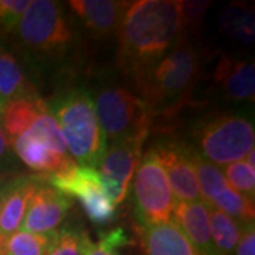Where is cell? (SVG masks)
I'll return each instance as SVG.
<instances>
[{"label": "cell", "mask_w": 255, "mask_h": 255, "mask_svg": "<svg viewBox=\"0 0 255 255\" xmlns=\"http://www.w3.org/2000/svg\"><path fill=\"white\" fill-rule=\"evenodd\" d=\"M81 255H119L115 248L104 246L101 243H92L85 231H81Z\"/></svg>", "instance_id": "cell-31"}, {"label": "cell", "mask_w": 255, "mask_h": 255, "mask_svg": "<svg viewBox=\"0 0 255 255\" xmlns=\"http://www.w3.org/2000/svg\"><path fill=\"white\" fill-rule=\"evenodd\" d=\"M133 182V204L140 226L172 221L176 197L152 149L139 162Z\"/></svg>", "instance_id": "cell-7"}, {"label": "cell", "mask_w": 255, "mask_h": 255, "mask_svg": "<svg viewBox=\"0 0 255 255\" xmlns=\"http://www.w3.org/2000/svg\"><path fill=\"white\" fill-rule=\"evenodd\" d=\"M94 107L107 143L145 142L153 115L142 98L114 85L98 91Z\"/></svg>", "instance_id": "cell-4"}, {"label": "cell", "mask_w": 255, "mask_h": 255, "mask_svg": "<svg viewBox=\"0 0 255 255\" xmlns=\"http://www.w3.org/2000/svg\"><path fill=\"white\" fill-rule=\"evenodd\" d=\"M163 167L177 201H203L191 163V149L174 140L159 142L152 147Z\"/></svg>", "instance_id": "cell-10"}, {"label": "cell", "mask_w": 255, "mask_h": 255, "mask_svg": "<svg viewBox=\"0 0 255 255\" xmlns=\"http://www.w3.org/2000/svg\"><path fill=\"white\" fill-rule=\"evenodd\" d=\"M31 135L38 137L41 142H44L53 152L60 155H68L67 146L61 135V130L55 122L54 117L50 111L44 112L33 122V125L27 129Z\"/></svg>", "instance_id": "cell-25"}, {"label": "cell", "mask_w": 255, "mask_h": 255, "mask_svg": "<svg viewBox=\"0 0 255 255\" xmlns=\"http://www.w3.org/2000/svg\"><path fill=\"white\" fill-rule=\"evenodd\" d=\"M68 4L92 34L104 37L118 31L129 1L71 0Z\"/></svg>", "instance_id": "cell-14"}, {"label": "cell", "mask_w": 255, "mask_h": 255, "mask_svg": "<svg viewBox=\"0 0 255 255\" xmlns=\"http://www.w3.org/2000/svg\"><path fill=\"white\" fill-rule=\"evenodd\" d=\"M172 221L201 255H217L210 231L209 206L204 201H177Z\"/></svg>", "instance_id": "cell-13"}, {"label": "cell", "mask_w": 255, "mask_h": 255, "mask_svg": "<svg viewBox=\"0 0 255 255\" xmlns=\"http://www.w3.org/2000/svg\"><path fill=\"white\" fill-rule=\"evenodd\" d=\"M221 28L228 36L243 43H253L254 40V14L240 6L228 7L221 16Z\"/></svg>", "instance_id": "cell-24"}, {"label": "cell", "mask_w": 255, "mask_h": 255, "mask_svg": "<svg viewBox=\"0 0 255 255\" xmlns=\"http://www.w3.org/2000/svg\"><path fill=\"white\" fill-rule=\"evenodd\" d=\"M4 100H3V97H1V94H0V115H1V111H3V108H4Z\"/></svg>", "instance_id": "cell-35"}, {"label": "cell", "mask_w": 255, "mask_h": 255, "mask_svg": "<svg viewBox=\"0 0 255 255\" xmlns=\"http://www.w3.org/2000/svg\"><path fill=\"white\" fill-rule=\"evenodd\" d=\"M81 231L60 230L48 255H81Z\"/></svg>", "instance_id": "cell-28"}, {"label": "cell", "mask_w": 255, "mask_h": 255, "mask_svg": "<svg viewBox=\"0 0 255 255\" xmlns=\"http://www.w3.org/2000/svg\"><path fill=\"white\" fill-rule=\"evenodd\" d=\"M30 0H0V28L4 33H14Z\"/></svg>", "instance_id": "cell-27"}, {"label": "cell", "mask_w": 255, "mask_h": 255, "mask_svg": "<svg viewBox=\"0 0 255 255\" xmlns=\"http://www.w3.org/2000/svg\"><path fill=\"white\" fill-rule=\"evenodd\" d=\"M48 107L74 162L91 169L100 166L108 143L97 118L91 94L81 87L71 88L57 95Z\"/></svg>", "instance_id": "cell-2"}, {"label": "cell", "mask_w": 255, "mask_h": 255, "mask_svg": "<svg viewBox=\"0 0 255 255\" xmlns=\"http://www.w3.org/2000/svg\"><path fill=\"white\" fill-rule=\"evenodd\" d=\"M0 179H3V177H1V176H0Z\"/></svg>", "instance_id": "cell-36"}, {"label": "cell", "mask_w": 255, "mask_h": 255, "mask_svg": "<svg viewBox=\"0 0 255 255\" xmlns=\"http://www.w3.org/2000/svg\"><path fill=\"white\" fill-rule=\"evenodd\" d=\"M223 173L227 179L228 186L246 196L247 199H255V169L246 160H238L227 166H223Z\"/></svg>", "instance_id": "cell-26"}, {"label": "cell", "mask_w": 255, "mask_h": 255, "mask_svg": "<svg viewBox=\"0 0 255 255\" xmlns=\"http://www.w3.org/2000/svg\"><path fill=\"white\" fill-rule=\"evenodd\" d=\"M209 206L223 211L228 217L236 220L243 227L248 224H254V200L247 199L246 196L240 194L231 187H227L226 190L217 194Z\"/></svg>", "instance_id": "cell-23"}, {"label": "cell", "mask_w": 255, "mask_h": 255, "mask_svg": "<svg viewBox=\"0 0 255 255\" xmlns=\"http://www.w3.org/2000/svg\"><path fill=\"white\" fill-rule=\"evenodd\" d=\"M233 255H255V226L248 224L243 228L241 237Z\"/></svg>", "instance_id": "cell-30"}, {"label": "cell", "mask_w": 255, "mask_h": 255, "mask_svg": "<svg viewBox=\"0 0 255 255\" xmlns=\"http://www.w3.org/2000/svg\"><path fill=\"white\" fill-rule=\"evenodd\" d=\"M254 157H255V149H253V150H250V153L246 156V159H244V160H246L247 163L250 164L251 167H254V169H255Z\"/></svg>", "instance_id": "cell-34"}, {"label": "cell", "mask_w": 255, "mask_h": 255, "mask_svg": "<svg viewBox=\"0 0 255 255\" xmlns=\"http://www.w3.org/2000/svg\"><path fill=\"white\" fill-rule=\"evenodd\" d=\"M191 163L194 167L201 199L206 204H210L217 194L230 187L221 167L206 160L193 149H191Z\"/></svg>", "instance_id": "cell-22"}, {"label": "cell", "mask_w": 255, "mask_h": 255, "mask_svg": "<svg viewBox=\"0 0 255 255\" xmlns=\"http://www.w3.org/2000/svg\"><path fill=\"white\" fill-rule=\"evenodd\" d=\"M14 159V152L10 145L9 139L6 137L3 129L0 127V170L9 169Z\"/></svg>", "instance_id": "cell-32"}, {"label": "cell", "mask_w": 255, "mask_h": 255, "mask_svg": "<svg viewBox=\"0 0 255 255\" xmlns=\"http://www.w3.org/2000/svg\"><path fill=\"white\" fill-rule=\"evenodd\" d=\"M11 147L18 159L28 169L37 172L38 176L44 179L51 174L60 173L77 166L71 156L55 153L44 142L31 135L28 130L21 133L11 143Z\"/></svg>", "instance_id": "cell-12"}, {"label": "cell", "mask_w": 255, "mask_h": 255, "mask_svg": "<svg viewBox=\"0 0 255 255\" xmlns=\"http://www.w3.org/2000/svg\"><path fill=\"white\" fill-rule=\"evenodd\" d=\"M44 180L64 196L78 199L84 213L94 224L107 226L115 219L117 206L107 196L95 169L77 164L68 170L51 174Z\"/></svg>", "instance_id": "cell-8"}, {"label": "cell", "mask_w": 255, "mask_h": 255, "mask_svg": "<svg viewBox=\"0 0 255 255\" xmlns=\"http://www.w3.org/2000/svg\"><path fill=\"white\" fill-rule=\"evenodd\" d=\"M214 78L228 100H254L255 70L253 61L223 57L214 71Z\"/></svg>", "instance_id": "cell-18"}, {"label": "cell", "mask_w": 255, "mask_h": 255, "mask_svg": "<svg viewBox=\"0 0 255 255\" xmlns=\"http://www.w3.org/2000/svg\"><path fill=\"white\" fill-rule=\"evenodd\" d=\"M10 184H11V179H0V207L4 201L7 191H9Z\"/></svg>", "instance_id": "cell-33"}, {"label": "cell", "mask_w": 255, "mask_h": 255, "mask_svg": "<svg viewBox=\"0 0 255 255\" xmlns=\"http://www.w3.org/2000/svg\"><path fill=\"white\" fill-rule=\"evenodd\" d=\"M18 44L36 58H55L68 48L73 31L61 3L33 0L16 28Z\"/></svg>", "instance_id": "cell-6"}, {"label": "cell", "mask_w": 255, "mask_h": 255, "mask_svg": "<svg viewBox=\"0 0 255 255\" xmlns=\"http://www.w3.org/2000/svg\"><path fill=\"white\" fill-rule=\"evenodd\" d=\"M180 6L176 0L129 3L118 28V64L135 82L180 41Z\"/></svg>", "instance_id": "cell-1"}, {"label": "cell", "mask_w": 255, "mask_h": 255, "mask_svg": "<svg viewBox=\"0 0 255 255\" xmlns=\"http://www.w3.org/2000/svg\"><path fill=\"white\" fill-rule=\"evenodd\" d=\"M209 219L211 240L217 255H233L246 226L243 227L236 220L211 206H209Z\"/></svg>", "instance_id": "cell-21"}, {"label": "cell", "mask_w": 255, "mask_h": 255, "mask_svg": "<svg viewBox=\"0 0 255 255\" xmlns=\"http://www.w3.org/2000/svg\"><path fill=\"white\" fill-rule=\"evenodd\" d=\"M200 75V53L182 40L173 50L136 81L152 115L169 112L193 90Z\"/></svg>", "instance_id": "cell-3"}, {"label": "cell", "mask_w": 255, "mask_h": 255, "mask_svg": "<svg viewBox=\"0 0 255 255\" xmlns=\"http://www.w3.org/2000/svg\"><path fill=\"white\" fill-rule=\"evenodd\" d=\"M41 176H18L11 179L10 189L0 207V238L9 237L21 228L28 203L36 193Z\"/></svg>", "instance_id": "cell-15"}, {"label": "cell", "mask_w": 255, "mask_h": 255, "mask_svg": "<svg viewBox=\"0 0 255 255\" xmlns=\"http://www.w3.org/2000/svg\"><path fill=\"white\" fill-rule=\"evenodd\" d=\"M33 90L26 80L16 51L4 37L0 36V94L4 102Z\"/></svg>", "instance_id": "cell-19"}, {"label": "cell", "mask_w": 255, "mask_h": 255, "mask_svg": "<svg viewBox=\"0 0 255 255\" xmlns=\"http://www.w3.org/2000/svg\"><path fill=\"white\" fill-rule=\"evenodd\" d=\"M58 236V230L34 234L18 230L9 237L0 238V255H48Z\"/></svg>", "instance_id": "cell-20"}, {"label": "cell", "mask_w": 255, "mask_h": 255, "mask_svg": "<svg viewBox=\"0 0 255 255\" xmlns=\"http://www.w3.org/2000/svg\"><path fill=\"white\" fill-rule=\"evenodd\" d=\"M139 240L143 255H201L173 221L140 226Z\"/></svg>", "instance_id": "cell-17"}, {"label": "cell", "mask_w": 255, "mask_h": 255, "mask_svg": "<svg viewBox=\"0 0 255 255\" xmlns=\"http://www.w3.org/2000/svg\"><path fill=\"white\" fill-rule=\"evenodd\" d=\"M71 206L73 201L70 197L61 194L43 180L28 203L20 230L34 234L57 231V227L63 223Z\"/></svg>", "instance_id": "cell-11"}, {"label": "cell", "mask_w": 255, "mask_h": 255, "mask_svg": "<svg viewBox=\"0 0 255 255\" xmlns=\"http://www.w3.org/2000/svg\"><path fill=\"white\" fill-rule=\"evenodd\" d=\"M47 111H50L48 104L34 90L7 101L0 115V127L10 145Z\"/></svg>", "instance_id": "cell-16"}, {"label": "cell", "mask_w": 255, "mask_h": 255, "mask_svg": "<svg viewBox=\"0 0 255 255\" xmlns=\"http://www.w3.org/2000/svg\"><path fill=\"white\" fill-rule=\"evenodd\" d=\"M193 137L194 152L219 167L227 166L244 160L254 149V122L240 114H220L200 122Z\"/></svg>", "instance_id": "cell-5"}, {"label": "cell", "mask_w": 255, "mask_h": 255, "mask_svg": "<svg viewBox=\"0 0 255 255\" xmlns=\"http://www.w3.org/2000/svg\"><path fill=\"white\" fill-rule=\"evenodd\" d=\"M207 1H182L180 23L183 30H199L207 9Z\"/></svg>", "instance_id": "cell-29"}, {"label": "cell", "mask_w": 255, "mask_h": 255, "mask_svg": "<svg viewBox=\"0 0 255 255\" xmlns=\"http://www.w3.org/2000/svg\"><path fill=\"white\" fill-rule=\"evenodd\" d=\"M142 145V142L114 143L107 147L101 159V184L115 206L127 197L129 183L139 166Z\"/></svg>", "instance_id": "cell-9"}]
</instances>
